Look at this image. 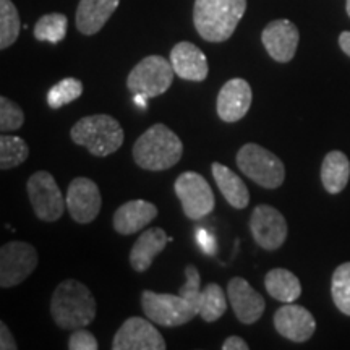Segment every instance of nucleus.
<instances>
[{
    "label": "nucleus",
    "instance_id": "nucleus-1",
    "mask_svg": "<svg viewBox=\"0 0 350 350\" xmlns=\"http://www.w3.org/2000/svg\"><path fill=\"white\" fill-rule=\"evenodd\" d=\"M98 314L93 292L77 279H67L57 286L51 299V317L60 329L75 331L90 326Z\"/></svg>",
    "mask_w": 350,
    "mask_h": 350
},
{
    "label": "nucleus",
    "instance_id": "nucleus-2",
    "mask_svg": "<svg viewBox=\"0 0 350 350\" xmlns=\"http://www.w3.org/2000/svg\"><path fill=\"white\" fill-rule=\"evenodd\" d=\"M247 0H195L193 25L204 41L224 42L235 33Z\"/></svg>",
    "mask_w": 350,
    "mask_h": 350
},
{
    "label": "nucleus",
    "instance_id": "nucleus-3",
    "mask_svg": "<svg viewBox=\"0 0 350 350\" xmlns=\"http://www.w3.org/2000/svg\"><path fill=\"white\" fill-rule=\"evenodd\" d=\"M183 154V143L164 124L150 126L133 144V159L138 167L161 172L174 167Z\"/></svg>",
    "mask_w": 350,
    "mask_h": 350
},
{
    "label": "nucleus",
    "instance_id": "nucleus-4",
    "mask_svg": "<svg viewBox=\"0 0 350 350\" xmlns=\"http://www.w3.org/2000/svg\"><path fill=\"white\" fill-rule=\"evenodd\" d=\"M72 142L96 157H106L120 150L125 133L119 120L107 113L83 117L70 130Z\"/></svg>",
    "mask_w": 350,
    "mask_h": 350
},
{
    "label": "nucleus",
    "instance_id": "nucleus-5",
    "mask_svg": "<svg viewBox=\"0 0 350 350\" xmlns=\"http://www.w3.org/2000/svg\"><path fill=\"white\" fill-rule=\"evenodd\" d=\"M235 161L240 172L262 188L274 190L286 180V167L282 161L274 152L256 143L243 144Z\"/></svg>",
    "mask_w": 350,
    "mask_h": 350
},
{
    "label": "nucleus",
    "instance_id": "nucleus-6",
    "mask_svg": "<svg viewBox=\"0 0 350 350\" xmlns=\"http://www.w3.org/2000/svg\"><path fill=\"white\" fill-rule=\"evenodd\" d=\"M174 67L170 59L163 55H148L135 65L126 78V88L131 94L157 98L172 86Z\"/></svg>",
    "mask_w": 350,
    "mask_h": 350
},
{
    "label": "nucleus",
    "instance_id": "nucleus-7",
    "mask_svg": "<svg viewBox=\"0 0 350 350\" xmlns=\"http://www.w3.org/2000/svg\"><path fill=\"white\" fill-rule=\"evenodd\" d=\"M142 306L146 318L164 327L183 326L198 317V306L183 295L143 291Z\"/></svg>",
    "mask_w": 350,
    "mask_h": 350
},
{
    "label": "nucleus",
    "instance_id": "nucleus-8",
    "mask_svg": "<svg viewBox=\"0 0 350 350\" xmlns=\"http://www.w3.org/2000/svg\"><path fill=\"white\" fill-rule=\"evenodd\" d=\"M174 190L180 200L183 214L191 221H200L214 211L216 200L213 188L198 172L188 170L178 175L174 183Z\"/></svg>",
    "mask_w": 350,
    "mask_h": 350
},
{
    "label": "nucleus",
    "instance_id": "nucleus-9",
    "mask_svg": "<svg viewBox=\"0 0 350 350\" xmlns=\"http://www.w3.org/2000/svg\"><path fill=\"white\" fill-rule=\"evenodd\" d=\"M26 190L33 211L41 221L55 222L64 216L67 200H64L54 175L46 170H38L28 178Z\"/></svg>",
    "mask_w": 350,
    "mask_h": 350
},
{
    "label": "nucleus",
    "instance_id": "nucleus-10",
    "mask_svg": "<svg viewBox=\"0 0 350 350\" xmlns=\"http://www.w3.org/2000/svg\"><path fill=\"white\" fill-rule=\"evenodd\" d=\"M38 266V252L31 243L13 240L0 248V287L23 284Z\"/></svg>",
    "mask_w": 350,
    "mask_h": 350
},
{
    "label": "nucleus",
    "instance_id": "nucleus-11",
    "mask_svg": "<svg viewBox=\"0 0 350 350\" xmlns=\"http://www.w3.org/2000/svg\"><path fill=\"white\" fill-rule=\"evenodd\" d=\"M250 232L262 250L275 252L287 240L288 227L286 217L278 209L269 204H258L250 217Z\"/></svg>",
    "mask_w": 350,
    "mask_h": 350
},
{
    "label": "nucleus",
    "instance_id": "nucleus-12",
    "mask_svg": "<svg viewBox=\"0 0 350 350\" xmlns=\"http://www.w3.org/2000/svg\"><path fill=\"white\" fill-rule=\"evenodd\" d=\"M165 340L152 321L131 317L116 332L112 350H164Z\"/></svg>",
    "mask_w": 350,
    "mask_h": 350
},
{
    "label": "nucleus",
    "instance_id": "nucleus-13",
    "mask_svg": "<svg viewBox=\"0 0 350 350\" xmlns=\"http://www.w3.org/2000/svg\"><path fill=\"white\" fill-rule=\"evenodd\" d=\"M67 209L78 224H90L100 211V191L96 182L88 177H77L70 182L67 190Z\"/></svg>",
    "mask_w": 350,
    "mask_h": 350
},
{
    "label": "nucleus",
    "instance_id": "nucleus-14",
    "mask_svg": "<svg viewBox=\"0 0 350 350\" xmlns=\"http://www.w3.org/2000/svg\"><path fill=\"white\" fill-rule=\"evenodd\" d=\"M261 41L271 59L279 64H287L295 57L300 33L291 20H274L262 29Z\"/></svg>",
    "mask_w": 350,
    "mask_h": 350
},
{
    "label": "nucleus",
    "instance_id": "nucleus-15",
    "mask_svg": "<svg viewBox=\"0 0 350 350\" xmlns=\"http://www.w3.org/2000/svg\"><path fill=\"white\" fill-rule=\"evenodd\" d=\"M252 86L243 78H232L217 94V116L226 124H235L247 116L252 107Z\"/></svg>",
    "mask_w": 350,
    "mask_h": 350
},
{
    "label": "nucleus",
    "instance_id": "nucleus-16",
    "mask_svg": "<svg viewBox=\"0 0 350 350\" xmlns=\"http://www.w3.org/2000/svg\"><path fill=\"white\" fill-rule=\"evenodd\" d=\"M274 327L282 338L301 344L312 339L317 331V319L305 306L286 304L274 313Z\"/></svg>",
    "mask_w": 350,
    "mask_h": 350
},
{
    "label": "nucleus",
    "instance_id": "nucleus-17",
    "mask_svg": "<svg viewBox=\"0 0 350 350\" xmlns=\"http://www.w3.org/2000/svg\"><path fill=\"white\" fill-rule=\"evenodd\" d=\"M227 297L235 317L243 325H253L260 321L266 308V301L260 292H256L247 279L234 278L227 284Z\"/></svg>",
    "mask_w": 350,
    "mask_h": 350
},
{
    "label": "nucleus",
    "instance_id": "nucleus-18",
    "mask_svg": "<svg viewBox=\"0 0 350 350\" xmlns=\"http://www.w3.org/2000/svg\"><path fill=\"white\" fill-rule=\"evenodd\" d=\"M170 64L175 75L187 81H204L208 78L209 65L206 55L193 42L182 41L170 51Z\"/></svg>",
    "mask_w": 350,
    "mask_h": 350
},
{
    "label": "nucleus",
    "instance_id": "nucleus-19",
    "mask_svg": "<svg viewBox=\"0 0 350 350\" xmlns=\"http://www.w3.org/2000/svg\"><path fill=\"white\" fill-rule=\"evenodd\" d=\"M157 206L146 200H131L113 213L112 224L120 235H133L150 226L157 216Z\"/></svg>",
    "mask_w": 350,
    "mask_h": 350
},
{
    "label": "nucleus",
    "instance_id": "nucleus-20",
    "mask_svg": "<svg viewBox=\"0 0 350 350\" xmlns=\"http://www.w3.org/2000/svg\"><path fill=\"white\" fill-rule=\"evenodd\" d=\"M119 3L120 0H80L75 16L78 31L85 36L99 33L117 10Z\"/></svg>",
    "mask_w": 350,
    "mask_h": 350
},
{
    "label": "nucleus",
    "instance_id": "nucleus-21",
    "mask_svg": "<svg viewBox=\"0 0 350 350\" xmlns=\"http://www.w3.org/2000/svg\"><path fill=\"white\" fill-rule=\"evenodd\" d=\"M167 243H170L169 235L161 227H152V229L144 230L137 242L133 243V247H131V268L137 271V273H144V271L150 269L154 258L159 253H163Z\"/></svg>",
    "mask_w": 350,
    "mask_h": 350
},
{
    "label": "nucleus",
    "instance_id": "nucleus-22",
    "mask_svg": "<svg viewBox=\"0 0 350 350\" xmlns=\"http://www.w3.org/2000/svg\"><path fill=\"white\" fill-rule=\"evenodd\" d=\"M213 177L227 203L235 209H245L250 203V191L234 170L221 163H213Z\"/></svg>",
    "mask_w": 350,
    "mask_h": 350
},
{
    "label": "nucleus",
    "instance_id": "nucleus-23",
    "mask_svg": "<svg viewBox=\"0 0 350 350\" xmlns=\"http://www.w3.org/2000/svg\"><path fill=\"white\" fill-rule=\"evenodd\" d=\"M350 178V161L342 151H329L323 159L321 182L327 193L338 195L347 187Z\"/></svg>",
    "mask_w": 350,
    "mask_h": 350
},
{
    "label": "nucleus",
    "instance_id": "nucleus-24",
    "mask_svg": "<svg viewBox=\"0 0 350 350\" xmlns=\"http://www.w3.org/2000/svg\"><path fill=\"white\" fill-rule=\"evenodd\" d=\"M266 292L281 304H294L301 295V284L292 271L284 268L271 269L265 278Z\"/></svg>",
    "mask_w": 350,
    "mask_h": 350
},
{
    "label": "nucleus",
    "instance_id": "nucleus-25",
    "mask_svg": "<svg viewBox=\"0 0 350 350\" xmlns=\"http://www.w3.org/2000/svg\"><path fill=\"white\" fill-rule=\"evenodd\" d=\"M227 312L226 292L219 284H206L200 294L198 314L206 323H214Z\"/></svg>",
    "mask_w": 350,
    "mask_h": 350
},
{
    "label": "nucleus",
    "instance_id": "nucleus-26",
    "mask_svg": "<svg viewBox=\"0 0 350 350\" xmlns=\"http://www.w3.org/2000/svg\"><path fill=\"white\" fill-rule=\"evenodd\" d=\"M68 18L64 13H47L34 25V38L38 41L59 44L67 36Z\"/></svg>",
    "mask_w": 350,
    "mask_h": 350
},
{
    "label": "nucleus",
    "instance_id": "nucleus-27",
    "mask_svg": "<svg viewBox=\"0 0 350 350\" xmlns=\"http://www.w3.org/2000/svg\"><path fill=\"white\" fill-rule=\"evenodd\" d=\"M20 13L12 0H0V49L13 46L20 36Z\"/></svg>",
    "mask_w": 350,
    "mask_h": 350
},
{
    "label": "nucleus",
    "instance_id": "nucleus-28",
    "mask_svg": "<svg viewBox=\"0 0 350 350\" xmlns=\"http://www.w3.org/2000/svg\"><path fill=\"white\" fill-rule=\"evenodd\" d=\"M29 156V148L23 138L3 133L0 137V169L8 170L23 164Z\"/></svg>",
    "mask_w": 350,
    "mask_h": 350
},
{
    "label": "nucleus",
    "instance_id": "nucleus-29",
    "mask_svg": "<svg viewBox=\"0 0 350 350\" xmlns=\"http://www.w3.org/2000/svg\"><path fill=\"white\" fill-rule=\"evenodd\" d=\"M331 295L339 312L350 317V261L336 268L331 279Z\"/></svg>",
    "mask_w": 350,
    "mask_h": 350
},
{
    "label": "nucleus",
    "instance_id": "nucleus-30",
    "mask_svg": "<svg viewBox=\"0 0 350 350\" xmlns=\"http://www.w3.org/2000/svg\"><path fill=\"white\" fill-rule=\"evenodd\" d=\"M83 94V83L78 78H64L47 91V106L60 109L77 100Z\"/></svg>",
    "mask_w": 350,
    "mask_h": 350
},
{
    "label": "nucleus",
    "instance_id": "nucleus-31",
    "mask_svg": "<svg viewBox=\"0 0 350 350\" xmlns=\"http://www.w3.org/2000/svg\"><path fill=\"white\" fill-rule=\"evenodd\" d=\"M25 124V113L12 99L0 96V130L2 133L20 130Z\"/></svg>",
    "mask_w": 350,
    "mask_h": 350
},
{
    "label": "nucleus",
    "instance_id": "nucleus-32",
    "mask_svg": "<svg viewBox=\"0 0 350 350\" xmlns=\"http://www.w3.org/2000/svg\"><path fill=\"white\" fill-rule=\"evenodd\" d=\"M201 275L200 271L196 269V266L188 265L185 266V284L178 288V294L185 297V299L191 300L198 306L200 294H201Z\"/></svg>",
    "mask_w": 350,
    "mask_h": 350
},
{
    "label": "nucleus",
    "instance_id": "nucleus-33",
    "mask_svg": "<svg viewBox=\"0 0 350 350\" xmlns=\"http://www.w3.org/2000/svg\"><path fill=\"white\" fill-rule=\"evenodd\" d=\"M68 349L70 350H98L99 344L98 339L94 338V334H91L90 331H86L85 327L75 329L72 332L68 339Z\"/></svg>",
    "mask_w": 350,
    "mask_h": 350
},
{
    "label": "nucleus",
    "instance_id": "nucleus-34",
    "mask_svg": "<svg viewBox=\"0 0 350 350\" xmlns=\"http://www.w3.org/2000/svg\"><path fill=\"white\" fill-rule=\"evenodd\" d=\"M196 235V242H198L200 248L203 250L206 255H214L217 250V245H216V239H214V235L211 232H208L206 229H196L195 232Z\"/></svg>",
    "mask_w": 350,
    "mask_h": 350
},
{
    "label": "nucleus",
    "instance_id": "nucleus-35",
    "mask_svg": "<svg viewBox=\"0 0 350 350\" xmlns=\"http://www.w3.org/2000/svg\"><path fill=\"white\" fill-rule=\"evenodd\" d=\"M0 349L2 350H16L18 344H16L15 338L12 336L10 329H8L5 323H0Z\"/></svg>",
    "mask_w": 350,
    "mask_h": 350
},
{
    "label": "nucleus",
    "instance_id": "nucleus-36",
    "mask_svg": "<svg viewBox=\"0 0 350 350\" xmlns=\"http://www.w3.org/2000/svg\"><path fill=\"white\" fill-rule=\"evenodd\" d=\"M250 349V345L247 344V340L239 338V336H230V338H227L224 340V344H222V350H248Z\"/></svg>",
    "mask_w": 350,
    "mask_h": 350
},
{
    "label": "nucleus",
    "instance_id": "nucleus-37",
    "mask_svg": "<svg viewBox=\"0 0 350 350\" xmlns=\"http://www.w3.org/2000/svg\"><path fill=\"white\" fill-rule=\"evenodd\" d=\"M339 46L345 55L350 57V31L340 33L339 36Z\"/></svg>",
    "mask_w": 350,
    "mask_h": 350
},
{
    "label": "nucleus",
    "instance_id": "nucleus-38",
    "mask_svg": "<svg viewBox=\"0 0 350 350\" xmlns=\"http://www.w3.org/2000/svg\"><path fill=\"white\" fill-rule=\"evenodd\" d=\"M135 96V104H138V106L139 107H142V109H144V107H146V100H148V98H146V96H143V94H133Z\"/></svg>",
    "mask_w": 350,
    "mask_h": 350
},
{
    "label": "nucleus",
    "instance_id": "nucleus-39",
    "mask_svg": "<svg viewBox=\"0 0 350 350\" xmlns=\"http://www.w3.org/2000/svg\"><path fill=\"white\" fill-rule=\"evenodd\" d=\"M345 8H347V15L350 16V0H345Z\"/></svg>",
    "mask_w": 350,
    "mask_h": 350
}]
</instances>
